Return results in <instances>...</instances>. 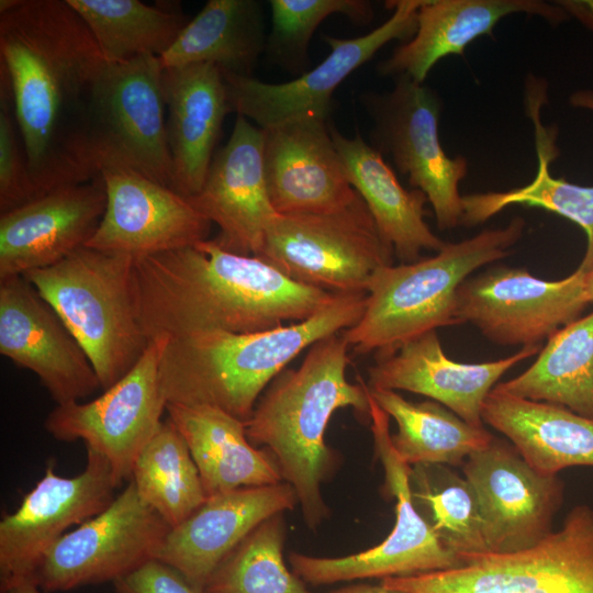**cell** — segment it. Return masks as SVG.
Here are the masks:
<instances>
[{
    "label": "cell",
    "instance_id": "cell-42",
    "mask_svg": "<svg viewBox=\"0 0 593 593\" xmlns=\"http://www.w3.org/2000/svg\"><path fill=\"white\" fill-rule=\"evenodd\" d=\"M332 593H407L400 590L389 589L383 585L356 584L346 586Z\"/></svg>",
    "mask_w": 593,
    "mask_h": 593
},
{
    "label": "cell",
    "instance_id": "cell-33",
    "mask_svg": "<svg viewBox=\"0 0 593 593\" xmlns=\"http://www.w3.org/2000/svg\"><path fill=\"white\" fill-rule=\"evenodd\" d=\"M368 391L396 422L398 432L391 436L392 445L409 466H460L494 438L484 427L468 424L433 400L415 403L396 391L371 388Z\"/></svg>",
    "mask_w": 593,
    "mask_h": 593
},
{
    "label": "cell",
    "instance_id": "cell-28",
    "mask_svg": "<svg viewBox=\"0 0 593 593\" xmlns=\"http://www.w3.org/2000/svg\"><path fill=\"white\" fill-rule=\"evenodd\" d=\"M166 413L189 447L206 497L283 482L271 454L248 440L243 421L210 405L167 403Z\"/></svg>",
    "mask_w": 593,
    "mask_h": 593
},
{
    "label": "cell",
    "instance_id": "cell-38",
    "mask_svg": "<svg viewBox=\"0 0 593 593\" xmlns=\"http://www.w3.org/2000/svg\"><path fill=\"white\" fill-rule=\"evenodd\" d=\"M435 477L425 474L422 485L413 497L426 504L430 513V526L440 541L458 557L489 553L483 536V524L478 499L465 477L437 465Z\"/></svg>",
    "mask_w": 593,
    "mask_h": 593
},
{
    "label": "cell",
    "instance_id": "cell-35",
    "mask_svg": "<svg viewBox=\"0 0 593 593\" xmlns=\"http://www.w3.org/2000/svg\"><path fill=\"white\" fill-rule=\"evenodd\" d=\"M130 480L171 528L208 499L189 447L168 417L139 452Z\"/></svg>",
    "mask_w": 593,
    "mask_h": 593
},
{
    "label": "cell",
    "instance_id": "cell-24",
    "mask_svg": "<svg viewBox=\"0 0 593 593\" xmlns=\"http://www.w3.org/2000/svg\"><path fill=\"white\" fill-rule=\"evenodd\" d=\"M299 504L287 482L248 486L209 496L170 528L157 559L202 589L222 560L258 525Z\"/></svg>",
    "mask_w": 593,
    "mask_h": 593
},
{
    "label": "cell",
    "instance_id": "cell-23",
    "mask_svg": "<svg viewBox=\"0 0 593 593\" xmlns=\"http://www.w3.org/2000/svg\"><path fill=\"white\" fill-rule=\"evenodd\" d=\"M522 347L503 359L463 363L445 353L436 331L414 337L368 369V388L402 390L428 396L468 424L483 427L482 406L500 378L541 349Z\"/></svg>",
    "mask_w": 593,
    "mask_h": 593
},
{
    "label": "cell",
    "instance_id": "cell-25",
    "mask_svg": "<svg viewBox=\"0 0 593 593\" xmlns=\"http://www.w3.org/2000/svg\"><path fill=\"white\" fill-rule=\"evenodd\" d=\"M167 141L171 155L170 188L190 198L206 178L222 124L231 113L222 70L200 63L164 68Z\"/></svg>",
    "mask_w": 593,
    "mask_h": 593
},
{
    "label": "cell",
    "instance_id": "cell-39",
    "mask_svg": "<svg viewBox=\"0 0 593 593\" xmlns=\"http://www.w3.org/2000/svg\"><path fill=\"white\" fill-rule=\"evenodd\" d=\"M9 78L0 68V212L36 199L23 144L20 143Z\"/></svg>",
    "mask_w": 593,
    "mask_h": 593
},
{
    "label": "cell",
    "instance_id": "cell-2",
    "mask_svg": "<svg viewBox=\"0 0 593 593\" xmlns=\"http://www.w3.org/2000/svg\"><path fill=\"white\" fill-rule=\"evenodd\" d=\"M133 295L149 338L199 332L257 333L304 321L337 295L295 282L256 256L213 239L134 258Z\"/></svg>",
    "mask_w": 593,
    "mask_h": 593
},
{
    "label": "cell",
    "instance_id": "cell-1",
    "mask_svg": "<svg viewBox=\"0 0 593 593\" xmlns=\"http://www.w3.org/2000/svg\"><path fill=\"white\" fill-rule=\"evenodd\" d=\"M107 61L67 0L0 1V68L36 198L92 180L90 121Z\"/></svg>",
    "mask_w": 593,
    "mask_h": 593
},
{
    "label": "cell",
    "instance_id": "cell-8",
    "mask_svg": "<svg viewBox=\"0 0 593 593\" xmlns=\"http://www.w3.org/2000/svg\"><path fill=\"white\" fill-rule=\"evenodd\" d=\"M459 568L382 579L407 593H593V508L577 505L562 527L512 553L462 559Z\"/></svg>",
    "mask_w": 593,
    "mask_h": 593
},
{
    "label": "cell",
    "instance_id": "cell-6",
    "mask_svg": "<svg viewBox=\"0 0 593 593\" xmlns=\"http://www.w3.org/2000/svg\"><path fill=\"white\" fill-rule=\"evenodd\" d=\"M133 266L131 255L83 246L23 275L80 343L102 390L123 378L149 343L136 313Z\"/></svg>",
    "mask_w": 593,
    "mask_h": 593
},
{
    "label": "cell",
    "instance_id": "cell-18",
    "mask_svg": "<svg viewBox=\"0 0 593 593\" xmlns=\"http://www.w3.org/2000/svg\"><path fill=\"white\" fill-rule=\"evenodd\" d=\"M0 353L34 372L57 405L101 389L80 343L23 276L0 280Z\"/></svg>",
    "mask_w": 593,
    "mask_h": 593
},
{
    "label": "cell",
    "instance_id": "cell-21",
    "mask_svg": "<svg viewBox=\"0 0 593 593\" xmlns=\"http://www.w3.org/2000/svg\"><path fill=\"white\" fill-rule=\"evenodd\" d=\"M107 205L101 175L0 215V280L53 266L87 245Z\"/></svg>",
    "mask_w": 593,
    "mask_h": 593
},
{
    "label": "cell",
    "instance_id": "cell-41",
    "mask_svg": "<svg viewBox=\"0 0 593 593\" xmlns=\"http://www.w3.org/2000/svg\"><path fill=\"white\" fill-rule=\"evenodd\" d=\"M555 3L593 32V0H560Z\"/></svg>",
    "mask_w": 593,
    "mask_h": 593
},
{
    "label": "cell",
    "instance_id": "cell-7",
    "mask_svg": "<svg viewBox=\"0 0 593 593\" xmlns=\"http://www.w3.org/2000/svg\"><path fill=\"white\" fill-rule=\"evenodd\" d=\"M393 255L358 194L335 211L278 214L256 257L301 284L351 294L367 293L372 275L393 265Z\"/></svg>",
    "mask_w": 593,
    "mask_h": 593
},
{
    "label": "cell",
    "instance_id": "cell-32",
    "mask_svg": "<svg viewBox=\"0 0 593 593\" xmlns=\"http://www.w3.org/2000/svg\"><path fill=\"white\" fill-rule=\"evenodd\" d=\"M494 389L593 419V312L558 329L526 371Z\"/></svg>",
    "mask_w": 593,
    "mask_h": 593
},
{
    "label": "cell",
    "instance_id": "cell-12",
    "mask_svg": "<svg viewBox=\"0 0 593 593\" xmlns=\"http://www.w3.org/2000/svg\"><path fill=\"white\" fill-rule=\"evenodd\" d=\"M170 528L128 480L107 508L52 546L32 580L44 593L115 582L157 559Z\"/></svg>",
    "mask_w": 593,
    "mask_h": 593
},
{
    "label": "cell",
    "instance_id": "cell-10",
    "mask_svg": "<svg viewBox=\"0 0 593 593\" xmlns=\"http://www.w3.org/2000/svg\"><path fill=\"white\" fill-rule=\"evenodd\" d=\"M369 419L374 450L384 470L385 491L395 497V524L379 545L336 558L292 552L293 572L312 584L368 578L407 577L459 568L463 561L438 538L414 505L412 471L395 451L390 416L370 396Z\"/></svg>",
    "mask_w": 593,
    "mask_h": 593
},
{
    "label": "cell",
    "instance_id": "cell-43",
    "mask_svg": "<svg viewBox=\"0 0 593 593\" xmlns=\"http://www.w3.org/2000/svg\"><path fill=\"white\" fill-rule=\"evenodd\" d=\"M570 103L573 107L593 111V90H580L572 93Z\"/></svg>",
    "mask_w": 593,
    "mask_h": 593
},
{
    "label": "cell",
    "instance_id": "cell-40",
    "mask_svg": "<svg viewBox=\"0 0 593 593\" xmlns=\"http://www.w3.org/2000/svg\"><path fill=\"white\" fill-rule=\"evenodd\" d=\"M116 593H203L174 567L153 559L113 582Z\"/></svg>",
    "mask_w": 593,
    "mask_h": 593
},
{
    "label": "cell",
    "instance_id": "cell-45",
    "mask_svg": "<svg viewBox=\"0 0 593 593\" xmlns=\"http://www.w3.org/2000/svg\"><path fill=\"white\" fill-rule=\"evenodd\" d=\"M585 298H586L588 303L593 302V269L586 273Z\"/></svg>",
    "mask_w": 593,
    "mask_h": 593
},
{
    "label": "cell",
    "instance_id": "cell-34",
    "mask_svg": "<svg viewBox=\"0 0 593 593\" xmlns=\"http://www.w3.org/2000/svg\"><path fill=\"white\" fill-rule=\"evenodd\" d=\"M90 30L107 63L161 56L189 20L180 10L138 0H67Z\"/></svg>",
    "mask_w": 593,
    "mask_h": 593
},
{
    "label": "cell",
    "instance_id": "cell-3",
    "mask_svg": "<svg viewBox=\"0 0 593 593\" xmlns=\"http://www.w3.org/2000/svg\"><path fill=\"white\" fill-rule=\"evenodd\" d=\"M348 349L342 332L313 344L296 369L286 368L270 382L245 422L248 440L269 450L283 481L295 491L311 529L329 515L322 484L335 463L324 439L332 415L353 407L369 417L367 384L346 378Z\"/></svg>",
    "mask_w": 593,
    "mask_h": 593
},
{
    "label": "cell",
    "instance_id": "cell-37",
    "mask_svg": "<svg viewBox=\"0 0 593 593\" xmlns=\"http://www.w3.org/2000/svg\"><path fill=\"white\" fill-rule=\"evenodd\" d=\"M271 31L266 51L271 61L302 71L309 61L311 37L331 15H344L357 25L369 24L372 5L365 0H270Z\"/></svg>",
    "mask_w": 593,
    "mask_h": 593
},
{
    "label": "cell",
    "instance_id": "cell-36",
    "mask_svg": "<svg viewBox=\"0 0 593 593\" xmlns=\"http://www.w3.org/2000/svg\"><path fill=\"white\" fill-rule=\"evenodd\" d=\"M282 514L249 533L216 567L203 593H310L284 563Z\"/></svg>",
    "mask_w": 593,
    "mask_h": 593
},
{
    "label": "cell",
    "instance_id": "cell-14",
    "mask_svg": "<svg viewBox=\"0 0 593 593\" xmlns=\"http://www.w3.org/2000/svg\"><path fill=\"white\" fill-rule=\"evenodd\" d=\"M168 339L153 337L136 365L98 398L56 405L44 423L47 433L60 441H85L108 459L121 483L130 480L136 458L164 421L159 370Z\"/></svg>",
    "mask_w": 593,
    "mask_h": 593
},
{
    "label": "cell",
    "instance_id": "cell-26",
    "mask_svg": "<svg viewBox=\"0 0 593 593\" xmlns=\"http://www.w3.org/2000/svg\"><path fill=\"white\" fill-rule=\"evenodd\" d=\"M513 13L539 15L553 25L570 18L557 3L539 0H422L414 36L378 69L382 76L406 75L423 83L438 60L462 56L468 44L492 35L495 24Z\"/></svg>",
    "mask_w": 593,
    "mask_h": 593
},
{
    "label": "cell",
    "instance_id": "cell-13",
    "mask_svg": "<svg viewBox=\"0 0 593 593\" xmlns=\"http://www.w3.org/2000/svg\"><path fill=\"white\" fill-rule=\"evenodd\" d=\"M421 4L422 0L387 1L392 14L371 32L353 38L324 35L328 55L293 80L271 83L222 71L231 112L262 130L302 118L327 121L333 94L347 77L391 41L405 43L414 36Z\"/></svg>",
    "mask_w": 593,
    "mask_h": 593
},
{
    "label": "cell",
    "instance_id": "cell-4",
    "mask_svg": "<svg viewBox=\"0 0 593 593\" xmlns=\"http://www.w3.org/2000/svg\"><path fill=\"white\" fill-rule=\"evenodd\" d=\"M366 302L367 293H343L313 316L273 329L169 337L159 370L167 403L210 405L245 423L287 365L320 339L354 326Z\"/></svg>",
    "mask_w": 593,
    "mask_h": 593
},
{
    "label": "cell",
    "instance_id": "cell-30",
    "mask_svg": "<svg viewBox=\"0 0 593 593\" xmlns=\"http://www.w3.org/2000/svg\"><path fill=\"white\" fill-rule=\"evenodd\" d=\"M546 98V85L534 80L527 85V109L535 124L538 169L526 186L507 191H490L462 197L461 225L474 226L485 222L505 208L521 204L557 213L581 226L586 235V249L578 269H593V186H581L555 178L549 171L558 156L556 130L545 127L539 110Z\"/></svg>",
    "mask_w": 593,
    "mask_h": 593
},
{
    "label": "cell",
    "instance_id": "cell-19",
    "mask_svg": "<svg viewBox=\"0 0 593 593\" xmlns=\"http://www.w3.org/2000/svg\"><path fill=\"white\" fill-rule=\"evenodd\" d=\"M100 175L107 205L87 247L137 258L208 239L212 223L188 198L131 169L107 167Z\"/></svg>",
    "mask_w": 593,
    "mask_h": 593
},
{
    "label": "cell",
    "instance_id": "cell-9",
    "mask_svg": "<svg viewBox=\"0 0 593 593\" xmlns=\"http://www.w3.org/2000/svg\"><path fill=\"white\" fill-rule=\"evenodd\" d=\"M163 71L155 55L105 64L90 121V153L99 175L107 167L125 168L170 188Z\"/></svg>",
    "mask_w": 593,
    "mask_h": 593
},
{
    "label": "cell",
    "instance_id": "cell-27",
    "mask_svg": "<svg viewBox=\"0 0 593 593\" xmlns=\"http://www.w3.org/2000/svg\"><path fill=\"white\" fill-rule=\"evenodd\" d=\"M349 183L367 204L377 227L402 264L419 259L423 250L438 253L446 244L424 220L427 198L418 189L406 190L383 155L363 141L329 126Z\"/></svg>",
    "mask_w": 593,
    "mask_h": 593
},
{
    "label": "cell",
    "instance_id": "cell-20",
    "mask_svg": "<svg viewBox=\"0 0 593 593\" xmlns=\"http://www.w3.org/2000/svg\"><path fill=\"white\" fill-rule=\"evenodd\" d=\"M265 130L236 115L232 134L215 154L201 190L188 198L220 234L223 249L257 256L278 213L268 194L264 165Z\"/></svg>",
    "mask_w": 593,
    "mask_h": 593
},
{
    "label": "cell",
    "instance_id": "cell-16",
    "mask_svg": "<svg viewBox=\"0 0 593 593\" xmlns=\"http://www.w3.org/2000/svg\"><path fill=\"white\" fill-rule=\"evenodd\" d=\"M87 449L82 472L66 478L48 462L43 477L20 506L0 521V590L32 580L44 555L71 526L101 513L121 484L108 459Z\"/></svg>",
    "mask_w": 593,
    "mask_h": 593
},
{
    "label": "cell",
    "instance_id": "cell-17",
    "mask_svg": "<svg viewBox=\"0 0 593 593\" xmlns=\"http://www.w3.org/2000/svg\"><path fill=\"white\" fill-rule=\"evenodd\" d=\"M473 488L489 553L530 548L552 530L563 501V483L534 469L512 444L493 438L462 465Z\"/></svg>",
    "mask_w": 593,
    "mask_h": 593
},
{
    "label": "cell",
    "instance_id": "cell-5",
    "mask_svg": "<svg viewBox=\"0 0 593 593\" xmlns=\"http://www.w3.org/2000/svg\"><path fill=\"white\" fill-rule=\"evenodd\" d=\"M525 225L514 217L505 227L446 243L434 256L379 268L367 286L362 316L342 332L349 347L383 358L424 333L458 325L459 286L477 269L508 256Z\"/></svg>",
    "mask_w": 593,
    "mask_h": 593
},
{
    "label": "cell",
    "instance_id": "cell-11",
    "mask_svg": "<svg viewBox=\"0 0 593 593\" xmlns=\"http://www.w3.org/2000/svg\"><path fill=\"white\" fill-rule=\"evenodd\" d=\"M361 102L373 123L372 146L392 159L412 187L424 192L440 230L460 225L459 182L468 172V161L462 156L448 157L441 147L439 96L409 76L400 75L393 89L383 93L367 92Z\"/></svg>",
    "mask_w": 593,
    "mask_h": 593
},
{
    "label": "cell",
    "instance_id": "cell-29",
    "mask_svg": "<svg viewBox=\"0 0 593 593\" xmlns=\"http://www.w3.org/2000/svg\"><path fill=\"white\" fill-rule=\"evenodd\" d=\"M482 421L503 434L537 471L556 475L593 467V419L563 406L517 398L493 388Z\"/></svg>",
    "mask_w": 593,
    "mask_h": 593
},
{
    "label": "cell",
    "instance_id": "cell-22",
    "mask_svg": "<svg viewBox=\"0 0 593 593\" xmlns=\"http://www.w3.org/2000/svg\"><path fill=\"white\" fill-rule=\"evenodd\" d=\"M264 165L278 214L335 211L358 195L329 126L320 119L302 118L265 130Z\"/></svg>",
    "mask_w": 593,
    "mask_h": 593
},
{
    "label": "cell",
    "instance_id": "cell-44",
    "mask_svg": "<svg viewBox=\"0 0 593 593\" xmlns=\"http://www.w3.org/2000/svg\"><path fill=\"white\" fill-rule=\"evenodd\" d=\"M4 593H42V591L33 580L29 579L15 583Z\"/></svg>",
    "mask_w": 593,
    "mask_h": 593
},
{
    "label": "cell",
    "instance_id": "cell-15",
    "mask_svg": "<svg viewBox=\"0 0 593 593\" xmlns=\"http://www.w3.org/2000/svg\"><path fill=\"white\" fill-rule=\"evenodd\" d=\"M585 279L580 269L549 281L524 268L493 267L459 286L457 318L497 345L540 346L589 304Z\"/></svg>",
    "mask_w": 593,
    "mask_h": 593
},
{
    "label": "cell",
    "instance_id": "cell-31",
    "mask_svg": "<svg viewBox=\"0 0 593 593\" xmlns=\"http://www.w3.org/2000/svg\"><path fill=\"white\" fill-rule=\"evenodd\" d=\"M266 42L259 1L209 0L159 60L163 68L210 63L225 74L251 76Z\"/></svg>",
    "mask_w": 593,
    "mask_h": 593
}]
</instances>
